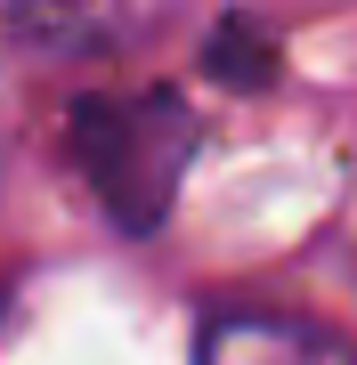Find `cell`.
Here are the masks:
<instances>
[{
  "mask_svg": "<svg viewBox=\"0 0 357 365\" xmlns=\"http://www.w3.org/2000/svg\"><path fill=\"white\" fill-rule=\"evenodd\" d=\"M203 73L227 81V90H268V81H276V41L252 25V16H227V25L203 41Z\"/></svg>",
  "mask_w": 357,
  "mask_h": 365,
  "instance_id": "3",
  "label": "cell"
},
{
  "mask_svg": "<svg viewBox=\"0 0 357 365\" xmlns=\"http://www.w3.org/2000/svg\"><path fill=\"white\" fill-rule=\"evenodd\" d=\"M66 146L81 163V179L98 187L106 220L122 235H155L171 220V195L195 163V114L179 90H90L66 114Z\"/></svg>",
  "mask_w": 357,
  "mask_h": 365,
  "instance_id": "1",
  "label": "cell"
},
{
  "mask_svg": "<svg viewBox=\"0 0 357 365\" xmlns=\"http://www.w3.org/2000/svg\"><path fill=\"white\" fill-rule=\"evenodd\" d=\"M195 365H357V349L284 309H219L195 333Z\"/></svg>",
  "mask_w": 357,
  "mask_h": 365,
  "instance_id": "2",
  "label": "cell"
}]
</instances>
